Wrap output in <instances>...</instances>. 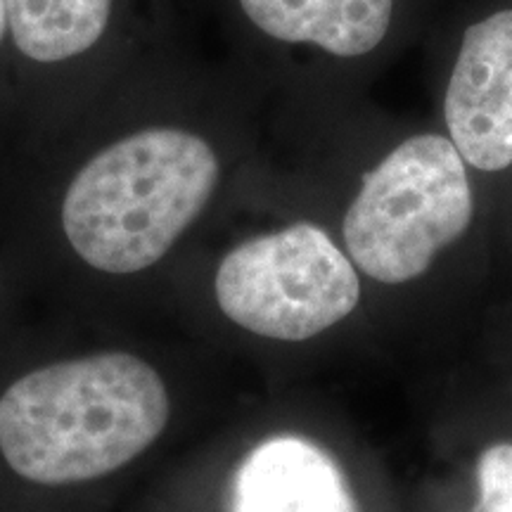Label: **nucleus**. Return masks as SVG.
Returning <instances> with one entry per match:
<instances>
[{
  "instance_id": "2",
  "label": "nucleus",
  "mask_w": 512,
  "mask_h": 512,
  "mask_svg": "<svg viewBox=\"0 0 512 512\" xmlns=\"http://www.w3.org/2000/svg\"><path fill=\"white\" fill-rule=\"evenodd\" d=\"M223 178L219 150L183 126H150L102 147L76 171L60 223L86 266L133 275L157 266L202 216Z\"/></svg>"
},
{
  "instance_id": "8",
  "label": "nucleus",
  "mask_w": 512,
  "mask_h": 512,
  "mask_svg": "<svg viewBox=\"0 0 512 512\" xmlns=\"http://www.w3.org/2000/svg\"><path fill=\"white\" fill-rule=\"evenodd\" d=\"M114 0H8V27L19 53L38 64L86 55L110 27Z\"/></svg>"
},
{
  "instance_id": "6",
  "label": "nucleus",
  "mask_w": 512,
  "mask_h": 512,
  "mask_svg": "<svg viewBox=\"0 0 512 512\" xmlns=\"http://www.w3.org/2000/svg\"><path fill=\"white\" fill-rule=\"evenodd\" d=\"M256 41L302 50L328 67H380L425 38L448 0H233Z\"/></svg>"
},
{
  "instance_id": "7",
  "label": "nucleus",
  "mask_w": 512,
  "mask_h": 512,
  "mask_svg": "<svg viewBox=\"0 0 512 512\" xmlns=\"http://www.w3.org/2000/svg\"><path fill=\"white\" fill-rule=\"evenodd\" d=\"M230 512H361L337 460L316 441L280 434L242 458Z\"/></svg>"
},
{
  "instance_id": "10",
  "label": "nucleus",
  "mask_w": 512,
  "mask_h": 512,
  "mask_svg": "<svg viewBox=\"0 0 512 512\" xmlns=\"http://www.w3.org/2000/svg\"><path fill=\"white\" fill-rule=\"evenodd\" d=\"M5 36H10V27H8V0H0V43L5 41Z\"/></svg>"
},
{
  "instance_id": "4",
  "label": "nucleus",
  "mask_w": 512,
  "mask_h": 512,
  "mask_svg": "<svg viewBox=\"0 0 512 512\" xmlns=\"http://www.w3.org/2000/svg\"><path fill=\"white\" fill-rule=\"evenodd\" d=\"M214 294L223 316L242 330L306 342L356 309L361 285L354 261L328 230L297 221L230 249L216 271Z\"/></svg>"
},
{
  "instance_id": "9",
  "label": "nucleus",
  "mask_w": 512,
  "mask_h": 512,
  "mask_svg": "<svg viewBox=\"0 0 512 512\" xmlns=\"http://www.w3.org/2000/svg\"><path fill=\"white\" fill-rule=\"evenodd\" d=\"M477 489L472 512H512V441L489 446L479 456Z\"/></svg>"
},
{
  "instance_id": "3",
  "label": "nucleus",
  "mask_w": 512,
  "mask_h": 512,
  "mask_svg": "<svg viewBox=\"0 0 512 512\" xmlns=\"http://www.w3.org/2000/svg\"><path fill=\"white\" fill-rule=\"evenodd\" d=\"M472 176L444 131L401 136L358 176L342 221L351 261L384 285L420 278L475 221Z\"/></svg>"
},
{
  "instance_id": "5",
  "label": "nucleus",
  "mask_w": 512,
  "mask_h": 512,
  "mask_svg": "<svg viewBox=\"0 0 512 512\" xmlns=\"http://www.w3.org/2000/svg\"><path fill=\"white\" fill-rule=\"evenodd\" d=\"M444 133L477 176L512 171V0H448L427 29Z\"/></svg>"
},
{
  "instance_id": "1",
  "label": "nucleus",
  "mask_w": 512,
  "mask_h": 512,
  "mask_svg": "<svg viewBox=\"0 0 512 512\" xmlns=\"http://www.w3.org/2000/svg\"><path fill=\"white\" fill-rule=\"evenodd\" d=\"M171 418L164 377L128 351L29 370L0 394V456L15 475L69 486L131 465Z\"/></svg>"
}]
</instances>
